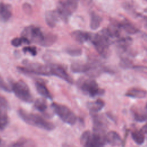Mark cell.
<instances>
[{
    "instance_id": "6da1fadb",
    "label": "cell",
    "mask_w": 147,
    "mask_h": 147,
    "mask_svg": "<svg viewBox=\"0 0 147 147\" xmlns=\"http://www.w3.org/2000/svg\"><path fill=\"white\" fill-rule=\"evenodd\" d=\"M22 72L40 75H53L60 78L64 72V68L59 64L44 65L36 63H25L24 67H18Z\"/></svg>"
},
{
    "instance_id": "7a4b0ae2",
    "label": "cell",
    "mask_w": 147,
    "mask_h": 147,
    "mask_svg": "<svg viewBox=\"0 0 147 147\" xmlns=\"http://www.w3.org/2000/svg\"><path fill=\"white\" fill-rule=\"evenodd\" d=\"M22 36L27 38L30 41L42 47L53 44L56 40V36L52 34H44L40 28L29 26L25 28L22 32Z\"/></svg>"
},
{
    "instance_id": "3957f363",
    "label": "cell",
    "mask_w": 147,
    "mask_h": 147,
    "mask_svg": "<svg viewBox=\"0 0 147 147\" xmlns=\"http://www.w3.org/2000/svg\"><path fill=\"white\" fill-rule=\"evenodd\" d=\"M112 37L107 29H103L96 34H91L90 40L97 52L103 57H106L109 53V46Z\"/></svg>"
},
{
    "instance_id": "277c9868",
    "label": "cell",
    "mask_w": 147,
    "mask_h": 147,
    "mask_svg": "<svg viewBox=\"0 0 147 147\" xmlns=\"http://www.w3.org/2000/svg\"><path fill=\"white\" fill-rule=\"evenodd\" d=\"M18 114L24 122L32 126L48 131L52 130L55 128V125L53 123L45 120L37 114L28 113L22 109L18 110Z\"/></svg>"
},
{
    "instance_id": "5b68a950",
    "label": "cell",
    "mask_w": 147,
    "mask_h": 147,
    "mask_svg": "<svg viewBox=\"0 0 147 147\" xmlns=\"http://www.w3.org/2000/svg\"><path fill=\"white\" fill-rule=\"evenodd\" d=\"M80 143L83 146L87 147L102 146L106 143V135L86 131L80 137Z\"/></svg>"
},
{
    "instance_id": "8992f818",
    "label": "cell",
    "mask_w": 147,
    "mask_h": 147,
    "mask_svg": "<svg viewBox=\"0 0 147 147\" xmlns=\"http://www.w3.org/2000/svg\"><path fill=\"white\" fill-rule=\"evenodd\" d=\"M79 0H59L56 10L60 18L67 21L77 9Z\"/></svg>"
},
{
    "instance_id": "52a82bcc",
    "label": "cell",
    "mask_w": 147,
    "mask_h": 147,
    "mask_svg": "<svg viewBox=\"0 0 147 147\" xmlns=\"http://www.w3.org/2000/svg\"><path fill=\"white\" fill-rule=\"evenodd\" d=\"M53 111L65 123L74 125L77 120L75 113L68 107L57 103H53L51 105Z\"/></svg>"
},
{
    "instance_id": "ba28073f",
    "label": "cell",
    "mask_w": 147,
    "mask_h": 147,
    "mask_svg": "<svg viewBox=\"0 0 147 147\" xmlns=\"http://www.w3.org/2000/svg\"><path fill=\"white\" fill-rule=\"evenodd\" d=\"M11 90L16 96L22 101L32 102L33 100V96L28 85L23 81L20 80L12 84Z\"/></svg>"
},
{
    "instance_id": "9c48e42d",
    "label": "cell",
    "mask_w": 147,
    "mask_h": 147,
    "mask_svg": "<svg viewBox=\"0 0 147 147\" xmlns=\"http://www.w3.org/2000/svg\"><path fill=\"white\" fill-rule=\"evenodd\" d=\"M79 87L83 92L92 97H94L103 92L102 90L99 89L96 82L91 78L82 80L79 82Z\"/></svg>"
},
{
    "instance_id": "30bf717a",
    "label": "cell",
    "mask_w": 147,
    "mask_h": 147,
    "mask_svg": "<svg viewBox=\"0 0 147 147\" xmlns=\"http://www.w3.org/2000/svg\"><path fill=\"white\" fill-rule=\"evenodd\" d=\"M8 105L6 99L0 95V130H3L8 124Z\"/></svg>"
},
{
    "instance_id": "8fae6325",
    "label": "cell",
    "mask_w": 147,
    "mask_h": 147,
    "mask_svg": "<svg viewBox=\"0 0 147 147\" xmlns=\"http://www.w3.org/2000/svg\"><path fill=\"white\" fill-rule=\"evenodd\" d=\"M45 19L47 25L51 28H53L56 26L58 20L61 18L56 9L47 11L45 14Z\"/></svg>"
},
{
    "instance_id": "7c38bea8",
    "label": "cell",
    "mask_w": 147,
    "mask_h": 147,
    "mask_svg": "<svg viewBox=\"0 0 147 147\" xmlns=\"http://www.w3.org/2000/svg\"><path fill=\"white\" fill-rule=\"evenodd\" d=\"M11 10L10 6L4 3H0V21L7 22L11 17Z\"/></svg>"
},
{
    "instance_id": "4fadbf2b",
    "label": "cell",
    "mask_w": 147,
    "mask_h": 147,
    "mask_svg": "<svg viewBox=\"0 0 147 147\" xmlns=\"http://www.w3.org/2000/svg\"><path fill=\"white\" fill-rule=\"evenodd\" d=\"M72 37L79 43H83L88 40H90L91 34L81 30H76L71 33Z\"/></svg>"
},
{
    "instance_id": "5bb4252c",
    "label": "cell",
    "mask_w": 147,
    "mask_h": 147,
    "mask_svg": "<svg viewBox=\"0 0 147 147\" xmlns=\"http://www.w3.org/2000/svg\"><path fill=\"white\" fill-rule=\"evenodd\" d=\"M106 142L113 146L119 145L122 143V139L119 135L114 131H110L106 134Z\"/></svg>"
},
{
    "instance_id": "9a60e30c",
    "label": "cell",
    "mask_w": 147,
    "mask_h": 147,
    "mask_svg": "<svg viewBox=\"0 0 147 147\" xmlns=\"http://www.w3.org/2000/svg\"><path fill=\"white\" fill-rule=\"evenodd\" d=\"M71 68L74 72H76V73L89 72L91 69V64L75 62L71 64Z\"/></svg>"
},
{
    "instance_id": "2e32d148",
    "label": "cell",
    "mask_w": 147,
    "mask_h": 147,
    "mask_svg": "<svg viewBox=\"0 0 147 147\" xmlns=\"http://www.w3.org/2000/svg\"><path fill=\"white\" fill-rule=\"evenodd\" d=\"M35 86H36V88L37 92L41 95L49 99H52V96L51 92H49V90L47 88V86L45 85L44 83H42L40 82H37L35 83Z\"/></svg>"
},
{
    "instance_id": "e0dca14e",
    "label": "cell",
    "mask_w": 147,
    "mask_h": 147,
    "mask_svg": "<svg viewBox=\"0 0 147 147\" xmlns=\"http://www.w3.org/2000/svg\"><path fill=\"white\" fill-rule=\"evenodd\" d=\"M125 95L127 96L134 98H143L146 95V92L142 89L132 88L129 90Z\"/></svg>"
},
{
    "instance_id": "ac0fdd59",
    "label": "cell",
    "mask_w": 147,
    "mask_h": 147,
    "mask_svg": "<svg viewBox=\"0 0 147 147\" xmlns=\"http://www.w3.org/2000/svg\"><path fill=\"white\" fill-rule=\"evenodd\" d=\"M105 103L101 99H97L96 101L90 102L88 104V107L92 114H95L100 110L104 106Z\"/></svg>"
},
{
    "instance_id": "d6986e66",
    "label": "cell",
    "mask_w": 147,
    "mask_h": 147,
    "mask_svg": "<svg viewBox=\"0 0 147 147\" xmlns=\"http://www.w3.org/2000/svg\"><path fill=\"white\" fill-rule=\"evenodd\" d=\"M102 22V18L95 13H92L91 14L90 28L92 30L97 29L100 25Z\"/></svg>"
},
{
    "instance_id": "ffe728a7",
    "label": "cell",
    "mask_w": 147,
    "mask_h": 147,
    "mask_svg": "<svg viewBox=\"0 0 147 147\" xmlns=\"http://www.w3.org/2000/svg\"><path fill=\"white\" fill-rule=\"evenodd\" d=\"M131 137L133 141L138 145L142 144L145 141V134L142 130L133 131L131 133Z\"/></svg>"
},
{
    "instance_id": "44dd1931",
    "label": "cell",
    "mask_w": 147,
    "mask_h": 147,
    "mask_svg": "<svg viewBox=\"0 0 147 147\" xmlns=\"http://www.w3.org/2000/svg\"><path fill=\"white\" fill-rule=\"evenodd\" d=\"M120 25L121 28H122L124 30L129 34H136L138 32V29L134 25L129 22L124 21Z\"/></svg>"
},
{
    "instance_id": "7402d4cb",
    "label": "cell",
    "mask_w": 147,
    "mask_h": 147,
    "mask_svg": "<svg viewBox=\"0 0 147 147\" xmlns=\"http://www.w3.org/2000/svg\"><path fill=\"white\" fill-rule=\"evenodd\" d=\"M132 40L130 37L121 38L118 41V45L120 49L125 51L127 49L128 47L131 45Z\"/></svg>"
},
{
    "instance_id": "603a6c76",
    "label": "cell",
    "mask_w": 147,
    "mask_h": 147,
    "mask_svg": "<svg viewBox=\"0 0 147 147\" xmlns=\"http://www.w3.org/2000/svg\"><path fill=\"white\" fill-rule=\"evenodd\" d=\"M34 108L41 112H45L47 109L46 101L42 98L37 99L34 102Z\"/></svg>"
},
{
    "instance_id": "cb8c5ba5",
    "label": "cell",
    "mask_w": 147,
    "mask_h": 147,
    "mask_svg": "<svg viewBox=\"0 0 147 147\" xmlns=\"http://www.w3.org/2000/svg\"><path fill=\"white\" fill-rule=\"evenodd\" d=\"M30 43V41L26 37L22 36L21 37H17L14 38L11 41V44L14 47H19L23 44H29Z\"/></svg>"
},
{
    "instance_id": "d4e9b609",
    "label": "cell",
    "mask_w": 147,
    "mask_h": 147,
    "mask_svg": "<svg viewBox=\"0 0 147 147\" xmlns=\"http://www.w3.org/2000/svg\"><path fill=\"white\" fill-rule=\"evenodd\" d=\"M67 52L71 56H79L82 53V51L79 48H69L67 49Z\"/></svg>"
},
{
    "instance_id": "484cf974",
    "label": "cell",
    "mask_w": 147,
    "mask_h": 147,
    "mask_svg": "<svg viewBox=\"0 0 147 147\" xmlns=\"http://www.w3.org/2000/svg\"><path fill=\"white\" fill-rule=\"evenodd\" d=\"M0 88L7 92H10L11 90L10 87L7 85L6 82L3 79V78L1 76H0Z\"/></svg>"
},
{
    "instance_id": "4316f807",
    "label": "cell",
    "mask_w": 147,
    "mask_h": 147,
    "mask_svg": "<svg viewBox=\"0 0 147 147\" xmlns=\"http://www.w3.org/2000/svg\"><path fill=\"white\" fill-rule=\"evenodd\" d=\"M23 51L25 53L28 52L32 56H35L37 53V50L35 47H25L23 48Z\"/></svg>"
},
{
    "instance_id": "83f0119b",
    "label": "cell",
    "mask_w": 147,
    "mask_h": 147,
    "mask_svg": "<svg viewBox=\"0 0 147 147\" xmlns=\"http://www.w3.org/2000/svg\"><path fill=\"white\" fill-rule=\"evenodd\" d=\"M120 65L123 68H130L132 65V63L130 60L124 58L121 60Z\"/></svg>"
},
{
    "instance_id": "f1b7e54d",
    "label": "cell",
    "mask_w": 147,
    "mask_h": 147,
    "mask_svg": "<svg viewBox=\"0 0 147 147\" xmlns=\"http://www.w3.org/2000/svg\"><path fill=\"white\" fill-rule=\"evenodd\" d=\"M134 118L136 121L139 122H142L145 121L147 119V116L145 114L136 113L134 115Z\"/></svg>"
},
{
    "instance_id": "f546056e",
    "label": "cell",
    "mask_w": 147,
    "mask_h": 147,
    "mask_svg": "<svg viewBox=\"0 0 147 147\" xmlns=\"http://www.w3.org/2000/svg\"><path fill=\"white\" fill-rule=\"evenodd\" d=\"M26 140H20L18 141H17V142L14 143V144H12L11 145L13 146H25L26 145V144L28 142H26Z\"/></svg>"
},
{
    "instance_id": "4dcf8cb0",
    "label": "cell",
    "mask_w": 147,
    "mask_h": 147,
    "mask_svg": "<svg viewBox=\"0 0 147 147\" xmlns=\"http://www.w3.org/2000/svg\"><path fill=\"white\" fill-rule=\"evenodd\" d=\"M134 68L138 71L146 73L147 74V67L144 66H134Z\"/></svg>"
},
{
    "instance_id": "1f68e13d",
    "label": "cell",
    "mask_w": 147,
    "mask_h": 147,
    "mask_svg": "<svg viewBox=\"0 0 147 147\" xmlns=\"http://www.w3.org/2000/svg\"><path fill=\"white\" fill-rule=\"evenodd\" d=\"M24 9L26 12H29L30 9V6L28 3H25L24 5Z\"/></svg>"
},
{
    "instance_id": "d6a6232c",
    "label": "cell",
    "mask_w": 147,
    "mask_h": 147,
    "mask_svg": "<svg viewBox=\"0 0 147 147\" xmlns=\"http://www.w3.org/2000/svg\"><path fill=\"white\" fill-rule=\"evenodd\" d=\"M142 131L144 133V134H146L147 135V123L142 127Z\"/></svg>"
},
{
    "instance_id": "836d02e7",
    "label": "cell",
    "mask_w": 147,
    "mask_h": 147,
    "mask_svg": "<svg viewBox=\"0 0 147 147\" xmlns=\"http://www.w3.org/2000/svg\"><path fill=\"white\" fill-rule=\"evenodd\" d=\"M145 22H146V23L147 24V17H145Z\"/></svg>"
},
{
    "instance_id": "e575fe53",
    "label": "cell",
    "mask_w": 147,
    "mask_h": 147,
    "mask_svg": "<svg viewBox=\"0 0 147 147\" xmlns=\"http://www.w3.org/2000/svg\"><path fill=\"white\" fill-rule=\"evenodd\" d=\"M1 138H0V143H1Z\"/></svg>"
},
{
    "instance_id": "d590c367",
    "label": "cell",
    "mask_w": 147,
    "mask_h": 147,
    "mask_svg": "<svg viewBox=\"0 0 147 147\" xmlns=\"http://www.w3.org/2000/svg\"><path fill=\"white\" fill-rule=\"evenodd\" d=\"M146 109H147V104H146Z\"/></svg>"
},
{
    "instance_id": "8d00e7d4",
    "label": "cell",
    "mask_w": 147,
    "mask_h": 147,
    "mask_svg": "<svg viewBox=\"0 0 147 147\" xmlns=\"http://www.w3.org/2000/svg\"><path fill=\"white\" fill-rule=\"evenodd\" d=\"M145 1H147V0H145Z\"/></svg>"
}]
</instances>
